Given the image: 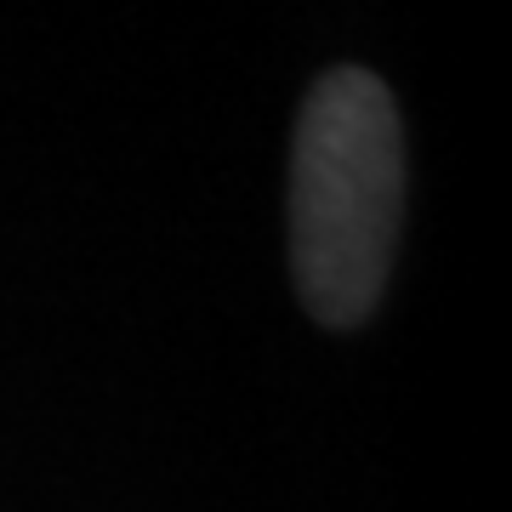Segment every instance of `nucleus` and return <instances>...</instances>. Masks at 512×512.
Segmentation results:
<instances>
[{
	"instance_id": "obj_1",
	"label": "nucleus",
	"mask_w": 512,
	"mask_h": 512,
	"mask_svg": "<svg viewBox=\"0 0 512 512\" xmlns=\"http://www.w3.org/2000/svg\"><path fill=\"white\" fill-rule=\"evenodd\" d=\"M404 217V126L376 74L330 69L302 103L291 148V274L330 330L365 325Z\"/></svg>"
}]
</instances>
